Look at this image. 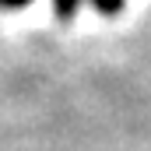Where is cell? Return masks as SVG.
Masks as SVG:
<instances>
[{"label":"cell","instance_id":"cell-2","mask_svg":"<svg viewBox=\"0 0 151 151\" xmlns=\"http://www.w3.org/2000/svg\"><path fill=\"white\" fill-rule=\"evenodd\" d=\"M91 4H95V11L106 14V18H113V14L123 11V0H91Z\"/></svg>","mask_w":151,"mask_h":151},{"label":"cell","instance_id":"cell-3","mask_svg":"<svg viewBox=\"0 0 151 151\" xmlns=\"http://www.w3.org/2000/svg\"><path fill=\"white\" fill-rule=\"evenodd\" d=\"M32 0H0V7H7V11H18V7H28Z\"/></svg>","mask_w":151,"mask_h":151},{"label":"cell","instance_id":"cell-1","mask_svg":"<svg viewBox=\"0 0 151 151\" xmlns=\"http://www.w3.org/2000/svg\"><path fill=\"white\" fill-rule=\"evenodd\" d=\"M77 4H81V0H53V11H56L60 21H70L77 14Z\"/></svg>","mask_w":151,"mask_h":151}]
</instances>
